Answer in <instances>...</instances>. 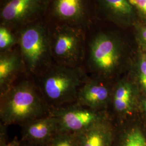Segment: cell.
<instances>
[{"label": "cell", "instance_id": "cell-4", "mask_svg": "<svg viewBox=\"0 0 146 146\" xmlns=\"http://www.w3.org/2000/svg\"><path fill=\"white\" fill-rule=\"evenodd\" d=\"M17 37L28 75L36 77L54 63L49 30L46 27L40 23L31 25L24 28Z\"/></svg>", "mask_w": 146, "mask_h": 146}, {"label": "cell", "instance_id": "cell-9", "mask_svg": "<svg viewBox=\"0 0 146 146\" xmlns=\"http://www.w3.org/2000/svg\"><path fill=\"white\" fill-rule=\"evenodd\" d=\"M113 89L107 80L89 77L80 90L76 102L92 110L104 112L110 103Z\"/></svg>", "mask_w": 146, "mask_h": 146}, {"label": "cell", "instance_id": "cell-21", "mask_svg": "<svg viewBox=\"0 0 146 146\" xmlns=\"http://www.w3.org/2000/svg\"><path fill=\"white\" fill-rule=\"evenodd\" d=\"M140 40L141 45L146 49V27L141 30L140 34Z\"/></svg>", "mask_w": 146, "mask_h": 146}, {"label": "cell", "instance_id": "cell-12", "mask_svg": "<svg viewBox=\"0 0 146 146\" xmlns=\"http://www.w3.org/2000/svg\"><path fill=\"white\" fill-rule=\"evenodd\" d=\"M53 14L63 23L79 26L84 20V0H54Z\"/></svg>", "mask_w": 146, "mask_h": 146}, {"label": "cell", "instance_id": "cell-11", "mask_svg": "<svg viewBox=\"0 0 146 146\" xmlns=\"http://www.w3.org/2000/svg\"><path fill=\"white\" fill-rule=\"evenodd\" d=\"M114 131L113 125L108 118L75 134L79 146H113Z\"/></svg>", "mask_w": 146, "mask_h": 146}, {"label": "cell", "instance_id": "cell-2", "mask_svg": "<svg viewBox=\"0 0 146 146\" xmlns=\"http://www.w3.org/2000/svg\"><path fill=\"white\" fill-rule=\"evenodd\" d=\"M33 78L51 110L75 102L89 76L83 66L69 67L54 62Z\"/></svg>", "mask_w": 146, "mask_h": 146}, {"label": "cell", "instance_id": "cell-5", "mask_svg": "<svg viewBox=\"0 0 146 146\" xmlns=\"http://www.w3.org/2000/svg\"><path fill=\"white\" fill-rule=\"evenodd\" d=\"M49 35L54 62L69 67L83 66L87 42L80 27L58 25L49 30Z\"/></svg>", "mask_w": 146, "mask_h": 146}, {"label": "cell", "instance_id": "cell-17", "mask_svg": "<svg viewBox=\"0 0 146 146\" xmlns=\"http://www.w3.org/2000/svg\"><path fill=\"white\" fill-rule=\"evenodd\" d=\"M46 146H79L75 134L58 131Z\"/></svg>", "mask_w": 146, "mask_h": 146}, {"label": "cell", "instance_id": "cell-16", "mask_svg": "<svg viewBox=\"0 0 146 146\" xmlns=\"http://www.w3.org/2000/svg\"><path fill=\"white\" fill-rule=\"evenodd\" d=\"M18 37L16 36L8 29L6 26L0 27V52H4L18 46Z\"/></svg>", "mask_w": 146, "mask_h": 146}, {"label": "cell", "instance_id": "cell-19", "mask_svg": "<svg viewBox=\"0 0 146 146\" xmlns=\"http://www.w3.org/2000/svg\"><path fill=\"white\" fill-rule=\"evenodd\" d=\"M139 80L144 91L146 93V56L141 58L139 64Z\"/></svg>", "mask_w": 146, "mask_h": 146}, {"label": "cell", "instance_id": "cell-18", "mask_svg": "<svg viewBox=\"0 0 146 146\" xmlns=\"http://www.w3.org/2000/svg\"><path fill=\"white\" fill-rule=\"evenodd\" d=\"M7 127L0 123V146H21V140L16 137L11 141H8Z\"/></svg>", "mask_w": 146, "mask_h": 146}, {"label": "cell", "instance_id": "cell-7", "mask_svg": "<svg viewBox=\"0 0 146 146\" xmlns=\"http://www.w3.org/2000/svg\"><path fill=\"white\" fill-rule=\"evenodd\" d=\"M49 0H8L1 9L3 25L29 24L46 11Z\"/></svg>", "mask_w": 146, "mask_h": 146}, {"label": "cell", "instance_id": "cell-3", "mask_svg": "<svg viewBox=\"0 0 146 146\" xmlns=\"http://www.w3.org/2000/svg\"><path fill=\"white\" fill-rule=\"evenodd\" d=\"M122 57L120 40L111 34L100 33L87 43L82 66L90 78L108 80L117 70Z\"/></svg>", "mask_w": 146, "mask_h": 146}, {"label": "cell", "instance_id": "cell-10", "mask_svg": "<svg viewBox=\"0 0 146 146\" xmlns=\"http://www.w3.org/2000/svg\"><path fill=\"white\" fill-rule=\"evenodd\" d=\"M27 73L18 46L0 52V95L5 93Z\"/></svg>", "mask_w": 146, "mask_h": 146}, {"label": "cell", "instance_id": "cell-15", "mask_svg": "<svg viewBox=\"0 0 146 146\" xmlns=\"http://www.w3.org/2000/svg\"><path fill=\"white\" fill-rule=\"evenodd\" d=\"M117 146H146V138L139 128H131L121 137Z\"/></svg>", "mask_w": 146, "mask_h": 146}, {"label": "cell", "instance_id": "cell-1", "mask_svg": "<svg viewBox=\"0 0 146 146\" xmlns=\"http://www.w3.org/2000/svg\"><path fill=\"white\" fill-rule=\"evenodd\" d=\"M50 115V108L34 78L26 75L0 95V123L21 126L30 120Z\"/></svg>", "mask_w": 146, "mask_h": 146}, {"label": "cell", "instance_id": "cell-20", "mask_svg": "<svg viewBox=\"0 0 146 146\" xmlns=\"http://www.w3.org/2000/svg\"><path fill=\"white\" fill-rule=\"evenodd\" d=\"M129 1L133 7H135L146 16V0H129Z\"/></svg>", "mask_w": 146, "mask_h": 146}, {"label": "cell", "instance_id": "cell-22", "mask_svg": "<svg viewBox=\"0 0 146 146\" xmlns=\"http://www.w3.org/2000/svg\"><path fill=\"white\" fill-rule=\"evenodd\" d=\"M21 146H34V145H29V144H28L24 142H22L21 141Z\"/></svg>", "mask_w": 146, "mask_h": 146}, {"label": "cell", "instance_id": "cell-6", "mask_svg": "<svg viewBox=\"0 0 146 146\" xmlns=\"http://www.w3.org/2000/svg\"><path fill=\"white\" fill-rule=\"evenodd\" d=\"M58 121L59 131L78 134L101 120L108 119L104 112L92 110L76 102L50 110Z\"/></svg>", "mask_w": 146, "mask_h": 146}, {"label": "cell", "instance_id": "cell-8", "mask_svg": "<svg viewBox=\"0 0 146 146\" xmlns=\"http://www.w3.org/2000/svg\"><path fill=\"white\" fill-rule=\"evenodd\" d=\"M21 127V141L34 146H47L59 131L58 119L51 115L30 120Z\"/></svg>", "mask_w": 146, "mask_h": 146}, {"label": "cell", "instance_id": "cell-13", "mask_svg": "<svg viewBox=\"0 0 146 146\" xmlns=\"http://www.w3.org/2000/svg\"><path fill=\"white\" fill-rule=\"evenodd\" d=\"M113 110L119 116L132 113L134 104V92L132 85L125 80L118 81L113 87L110 100Z\"/></svg>", "mask_w": 146, "mask_h": 146}, {"label": "cell", "instance_id": "cell-14", "mask_svg": "<svg viewBox=\"0 0 146 146\" xmlns=\"http://www.w3.org/2000/svg\"><path fill=\"white\" fill-rule=\"evenodd\" d=\"M110 15L119 20H123L131 15L133 6L129 0H101Z\"/></svg>", "mask_w": 146, "mask_h": 146}, {"label": "cell", "instance_id": "cell-23", "mask_svg": "<svg viewBox=\"0 0 146 146\" xmlns=\"http://www.w3.org/2000/svg\"><path fill=\"white\" fill-rule=\"evenodd\" d=\"M143 108H144V110H145L146 113V100L145 101H144L143 102Z\"/></svg>", "mask_w": 146, "mask_h": 146}]
</instances>
